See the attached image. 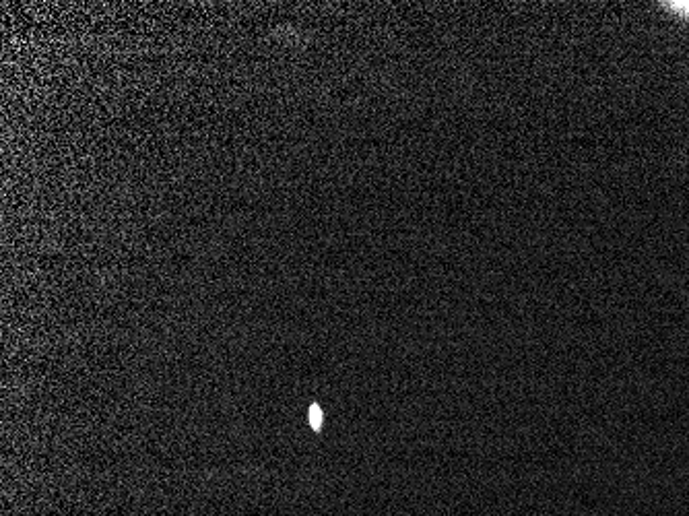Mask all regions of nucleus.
I'll use <instances>...</instances> for the list:
<instances>
[{
  "mask_svg": "<svg viewBox=\"0 0 689 516\" xmlns=\"http://www.w3.org/2000/svg\"><path fill=\"white\" fill-rule=\"evenodd\" d=\"M671 9H675L677 13H683L689 17V3H671Z\"/></svg>",
  "mask_w": 689,
  "mask_h": 516,
  "instance_id": "2",
  "label": "nucleus"
},
{
  "mask_svg": "<svg viewBox=\"0 0 689 516\" xmlns=\"http://www.w3.org/2000/svg\"><path fill=\"white\" fill-rule=\"evenodd\" d=\"M308 417H310V424H312L316 430H320V424H322V411H320L318 405H312Z\"/></svg>",
  "mask_w": 689,
  "mask_h": 516,
  "instance_id": "1",
  "label": "nucleus"
}]
</instances>
